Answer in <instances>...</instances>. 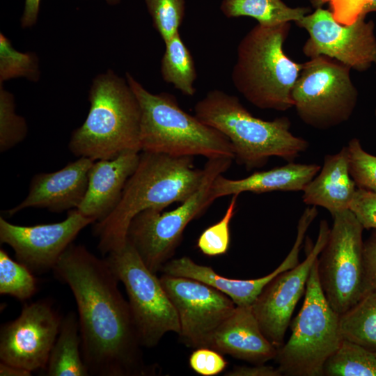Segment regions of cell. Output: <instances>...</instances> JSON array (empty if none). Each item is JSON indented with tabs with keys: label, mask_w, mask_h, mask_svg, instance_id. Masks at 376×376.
<instances>
[{
	"label": "cell",
	"mask_w": 376,
	"mask_h": 376,
	"mask_svg": "<svg viewBox=\"0 0 376 376\" xmlns=\"http://www.w3.org/2000/svg\"><path fill=\"white\" fill-rule=\"evenodd\" d=\"M75 297L81 350L90 375L144 376L155 373L143 361L128 301L104 259L71 244L53 269Z\"/></svg>",
	"instance_id": "1"
},
{
	"label": "cell",
	"mask_w": 376,
	"mask_h": 376,
	"mask_svg": "<svg viewBox=\"0 0 376 376\" xmlns=\"http://www.w3.org/2000/svg\"><path fill=\"white\" fill-rule=\"evenodd\" d=\"M203 177L204 169L194 167L193 157L140 153L118 205L94 226L100 253L107 255L125 245L129 226L139 213L163 211L172 203H182L198 189Z\"/></svg>",
	"instance_id": "2"
},
{
	"label": "cell",
	"mask_w": 376,
	"mask_h": 376,
	"mask_svg": "<svg viewBox=\"0 0 376 376\" xmlns=\"http://www.w3.org/2000/svg\"><path fill=\"white\" fill-rule=\"evenodd\" d=\"M194 113L230 141L234 159L248 171L263 167L272 157L293 162L309 146L308 141L291 132L288 118H256L237 97L221 90L208 91L195 104Z\"/></svg>",
	"instance_id": "3"
},
{
	"label": "cell",
	"mask_w": 376,
	"mask_h": 376,
	"mask_svg": "<svg viewBox=\"0 0 376 376\" xmlns=\"http://www.w3.org/2000/svg\"><path fill=\"white\" fill-rule=\"evenodd\" d=\"M88 100L87 117L69 141L72 154L96 161L141 151V107L126 79L111 70L97 75Z\"/></svg>",
	"instance_id": "4"
},
{
	"label": "cell",
	"mask_w": 376,
	"mask_h": 376,
	"mask_svg": "<svg viewBox=\"0 0 376 376\" xmlns=\"http://www.w3.org/2000/svg\"><path fill=\"white\" fill-rule=\"evenodd\" d=\"M290 29V22L258 24L237 45L232 82L258 108L284 111L293 107L291 93L303 63L292 61L284 52Z\"/></svg>",
	"instance_id": "5"
},
{
	"label": "cell",
	"mask_w": 376,
	"mask_h": 376,
	"mask_svg": "<svg viewBox=\"0 0 376 376\" xmlns=\"http://www.w3.org/2000/svg\"><path fill=\"white\" fill-rule=\"evenodd\" d=\"M125 79L141 107V152L235 159L230 141L195 115L185 112L173 95L150 93L129 72Z\"/></svg>",
	"instance_id": "6"
},
{
	"label": "cell",
	"mask_w": 376,
	"mask_h": 376,
	"mask_svg": "<svg viewBox=\"0 0 376 376\" xmlns=\"http://www.w3.org/2000/svg\"><path fill=\"white\" fill-rule=\"evenodd\" d=\"M318 260L306 283L302 307L291 322V336L274 358L282 375H323L325 361L344 339L340 315L330 306L320 286Z\"/></svg>",
	"instance_id": "7"
},
{
	"label": "cell",
	"mask_w": 376,
	"mask_h": 376,
	"mask_svg": "<svg viewBox=\"0 0 376 376\" xmlns=\"http://www.w3.org/2000/svg\"><path fill=\"white\" fill-rule=\"evenodd\" d=\"M233 160L228 157L208 159L203 168L201 185L179 206L169 212L145 210L132 220L127 240L152 272L157 274L171 260L186 226L214 201L211 194L212 184L230 168Z\"/></svg>",
	"instance_id": "8"
},
{
	"label": "cell",
	"mask_w": 376,
	"mask_h": 376,
	"mask_svg": "<svg viewBox=\"0 0 376 376\" xmlns=\"http://www.w3.org/2000/svg\"><path fill=\"white\" fill-rule=\"evenodd\" d=\"M331 217L333 225L318 257V271L327 301L342 315L371 289L363 258V227L350 210Z\"/></svg>",
	"instance_id": "9"
},
{
	"label": "cell",
	"mask_w": 376,
	"mask_h": 376,
	"mask_svg": "<svg viewBox=\"0 0 376 376\" xmlns=\"http://www.w3.org/2000/svg\"><path fill=\"white\" fill-rule=\"evenodd\" d=\"M107 263L123 284L141 345L156 346L169 332L180 334L177 312L159 279L143 263L127 240L107 254Z\"/></svg>",
	"instance_id": "10"
},
{
	"label": "cell",
	"mask_w": 376,
	"mask_h": 376,
	"mask_svg": "<svg viewBox=\"0 0 376 376\" xmlns=\"http://www.w3.org/2000/svg\"><path fill=\"white\" fill-rule=\"evenodd\" d=\"M351 68L325 56L303 63L292 91L293 107L307 125L328 130L347 121L358 100Z\"/></svg>",
	"instance_id": "11"
},
{
	"label": "cell",
	"mask_w": 376,
	"mask_h": 376,
	"mask_svg": "<svg viewBox=\"0 0 376 376\" xmlns=\"http://www.w3.org/2000/svg\"><path fill=\"white\" fill-rule=\"evenodd\" d=\"M365 18L343 24L330 10L318 7L296 22L309 35L304 54L311 58L325 56L359 72L368 70L376 64V37L374 22Z\"/></svg>",
	"instance_id": "12"
},
{
	"label": "cell",
	"mask_w": 376,
	"mask_h": 376,
	"mask_svg": "<svg viewBox=\"0 0 376 376\" xmlns=\"http://www.w3.org/2000/svg\"><path fill=\"white\" fill-rule=\"evenodd\" d=\"M159 280L178 316V334L186 346L208 347L213 334L236 305L219 290L200 281L164 274Z\"/></svg>",
	"instance_id": "13"
},
{
	"label": "cell",
	"mask_w": 376,
	"mask_h": 376,
	"mask_svg": "<svg viewBox=\"0 0 376 376\" xmlns=\"http://www.w3.org/2000/svg\"><path fill=\"white\" fill-rule=\"evenodd\" d=\"M62 319L47 300L25 304L17 319L1 327V361L31 372L45 370Z\"/></svg>",
	"instance_id": "14"
},
{
	"label": "cell",
	"mask_w": 376,
	"mask_h": 376,
	"mask_svg": "<svg viewBox=\"0 0 376 376\" xmlns=\"http://www.w3.org/2000/svg\"><path fill=\"white\" fill-rule=\"evenodd\" d=\"M329 232L327 222L320 221L317 241L310 247L306 259L273 279L251 305L263 334L277 349L283 345L293 311L306 290L311 268L326 244Z\"/></svg>",
	"instance_id": "15"
},
{
	"label": "cell",
	"mask_w": 376,
	"mask_h": 376,
	"mask_svg": "<svg viewBox=\"0 0 376 376\" xmlns=\"http://www.w3.org/2000/svg\"><path fill=\"white\" fill-rule=\"evenodd\" d=\"M94 220L70 210L61 222L30 226L10 224L0 217V242L15 251L18 262L32 272L42 273L54 269L65 249L79 233Z\"/></svg>",
	"instance_id": "16"
},
{
	"label": "cell",
	"mask_w": 376,
	"mask_h": 376,
	"mask_svg": "<svg viewBox=\"0 0 376 376\" xmlns=\"http://www.w3.org/2000/svg\"><path fill=\"white\" fill-rule=\"evenodd\" d=\"M94 162L81 157L58 171L35 175L26 197L6 214L12 216L28 207L45 208L53 212L77 209L86 194Z\"/></svg>",
	"instance_id": "17"
},
{
	"label": "cell",
	"mask_w": 376,
	"mask_h": 376,
	"mask_svg": "<svg viewBox=\"0 0 376 376\" xmlns=\"http://www.w3.org/2000/svg\"><path fill=\"white\" fill-rule=\"evenodd\" d=\"M139 152L126 151L112 159L95 161L78 211L95 222L107 217L118 205L128 179L137 167Z\"/></svg>",
	"instance_id": "18"
},
{
	"label": "cell",
	"mask_w": 376,
	"mask_h": 376,
	"mask_svg": "<svg viewBox=\"0 0 376 376\" xmlns=\"http://www.w3.org/2000/svg\"><path fill=\"white\" fill-rule=\"evenodd\" d=\"M301 246L293 244L284 260L270 274L254 279H234L222 276L210 267L196 263L184 256L170 260L161 271L168 275L189 278L205 283L230 298L236 306H251L263 288L277 275L297 266Z\"/></svg>",
	"instance_id": "19"
},
{
	"label": "cell",
	"mask_w": 376,
	"mask_h": 376,
	"mask_svg": "<svg viewBox=\"0 0 376 376\" xmlns=\"http://www.w3.org/2000/svg\"><path fill=\"white\" fill-rule=\"evenodd\" d=\"M208 347L253 364H264L277 353L261 331L251 306H236L213 334Z\"/></svg>",
	"instance_id": "20"
},
{
	"label": "cell",
	"mask_w": 376,
	"mask_h": 376,
	"mask_svg": "<svg viewBox=\"0 0 376 376\" xmlns=\"http://www.w3.org/2000/svg\"><path fill=\"white\" fill-rule=\"evenodd\" d=\"M357 188L350 173L346 146L337 153L324 156L320 171L302 191V201L324 207L333 216L350 210Z\"/></svg>",
	"instance_id": "21"
},
{
	"label": "cell",
	"mask_w": 376,
	"mask_h": 376,
	"mask_svg": "<svg viewBox=\"0 0 376 376\" xmlns=\"http://www.w3.org/2000/svg\"><path fill=\"white\" fill-rule=\"evenodd\" d=\"M321 166L315 164L293 162L267 171L255 172L237 180L218 175L211 186V194L218 198L242 192L262 194L270 191H299L318 173Z\"/></svg>",
	"instance_id": "22"
},
{
	"label": "cell",
	"mask_w": 376,
	"mask_h": 376,
	"mask_svg": "<svg viewBox=\"0 0 376 376\" xmlns=\"http://www.w3.org/2000/svg\"><path fill=\"white\" fill-rule=\"evenodd\" d=\"M79 319L69 312L61 321L60 331L51 350L46 373L48 376H88L89 371L81 350Z\"/></svg>",
	"instance_id": "23"
},
{
	"label": "cell",
	"mask_w": 376,
	"mask_h": 376,
	"mask_svg": "<svg viewBox=\"0 0 376 376\" xmlns=\"http://www.w3.org/2000/svg\"><path fill=\"white\" fill-rule=\"evenodd\" d=\"M220 10L227 17H251L265 26L297 22L311 10L289 7L282 0H222Z\"/></svg>",
	"instance_id": "24"
},
{
	"label": "cell",
	"mask_w": 376,
	"mask_h": 376,
	"mask_svg": "<svg viewBox=\"0 0 376 376\" xmlns=\"http://www.w3.org/2000/svg\"><path fill=\"white\" fill-rule=\"evenodd\" d=\"M165 50L160 71L164 81L187 96L196 93L194 83L197 77L194 58L180 33L164 42Z\"/></svg>",
	"instance_id": "25"
},
{
	"label": "cell",
	"mask_w": 376,
	"mask_h": 376,
	"mask_svg": "<svg viewBox=\"0 0 376 376\" xmlns=\"http://www.w3.org/2000/svg\"><path fill=\"white\" fill-rule=\"evenodd\" d=\"M340 327L344 339L376 353V289L340 315Z\"/></svg>",
	"instance_id": "26"
},
{
	"label": "cell",
	"mask_w": 376,
	"mask_h": 376,
	"mask_svg": "<svg viewBox=\"0 0 376 376\" xmlns=\"http://www.w3.org/2000/svg\"><path fill=\"white\" fill-rule=\"evenodd\" d=\"M327 376H376V355L364 347L343 339L323 366Z\"/></svg>",
	"instance_id": "27"
},
{
	"label": "cell",
	"mask_w": 376,
	"mask_h": 376,
	"mask_svg": "<svg viewBox=\"0 0 376 376\" xmlns=\"http://www.w3.org/2000/svg\"><path fill=\"white\" fill-rule=\"evenodd\" d=\"M37 281L24 265L13 260L5 250H0V294L21 301L31 298L37 291Z\"/></svg>",
	"instance_id": "28"
},
{
	"label": "cell",
	"mask_w": 376,
	"mask_h": 376,
	"mask_svg": "<svg viewBox=\"0 0 376 376\" xmlns=\"http://www.w3.org/2000/svg\"><path fill=\"white\" fill-rule=\"evenodd\" d=\"M17 77L37 81L40 77L38 58L35 53L16 50L10 40L1 33L0 84Z\"/></svg>",
	"instance_id": "29"
},
{
	"label": "cell",
	"mask_w": 376,
	"mask_h": 376,
	"mask_svg": "<svg viewBox=\"0 0 376 376\" xmlns=\"http://www.w3.org/2000/svg\"><path fill=\"white\" fill-rule=\"evenodd\" d=\"M27 134L25 119L15 111V99L0 84V151L4 152L22 142Z\"/></svg>",
	"instance_id": "30"
},
{
	"label": "cell",
	"mask_w": 376,
	"mask_h": 376,
	"mask_svg": "<svg viewBox=\"0 0 376 376\" xmlns=\"http://www.w3.org/2000/svg\"><path fill=\"white\" fill-rule=\"evenodd\" d=\"M152 25L164 42L179 32L185 15V0H144Z\"/></svg>",
	"instance_id": "31"
},
{
	"label": "cell",
	"mask_w": 376,
	"mask_h": 376,
	"mask_svg": "<svg viewBox=\"0 0 376 376\" xmlns=\"http://www.w3.org/2000/svg\"><path fill=\"white\" fill-rule=\"evenodd\" d=\"M238 196H232L223 217L207 228L199 236L197 246L203 254L217 256L227 252L230 244L229 226L235 212Z\"/></svg>",
	"instance_id": "32"
},
{
	"label": "cell",
	"mask_w": 376,
	"mask_h": 376,
	"mask_svg": "<svg viewBox=\"0 0 376 376\" xmlns=\"http://www.w3.org/2000/svg\"><path fill=\"white\" fill-rule=\"evenodd\" d=\"M347 147L350 173L357 187L376 194V156L366 152L357 138Z\"/></svg>",
	"instance_id": "33"
},
{
	"label": "cell",
	"mask_w": 376,
	"mask_h": 376,
	"mask_svg": "<svg viewBox=\"0 0 376 376\" xmlns=\"http://www.w3.org/2000/svg\"><path fill=\"white\" fill-rule=\"evenodd\" d=\"M331 12L343 24H351L359 17L376 11V0H330Z\"/></svg>",
	"instance_id": "34"
},
{
	"label": "cell",
	"mask_w": 376,
	"mask_h": 376,
	"mask_svg": "<svg viewBox=\"0 0 376 376\" xmlns=\"http://www.w3.org/2000/svg\"><path fill=\"white\" fill-rule=\"evenodd\" d=\"M189 366L196 373L213 376L223 372L227 361L219 352L209 347H199L189 357Z\"/></svg>",
	"instance_id": "35"
},
{
	"label": "cell",
	"mask_w": 376,
	"mask_h": 376,
	"mask_svg": "<svg viewBox=\"0 0 376 376\" xmlns=\"http://www.w3.org/2000/svg\"><path fill=\"white\" fill-rule=\"evenodd\" d=\"M350 210L364 229L376 230V194L357 188Z\"/></svg>",
	"instance_id": "36"
},
{
	"label": "cell",
	"mask_w": 376,
	"mask_h": 376,
	"mask_svg": "<svg viewBox=\"0 0 376 376\" xmlns=\"http://www.w3.org/2000/svg\"><path fill=\"white\" fill-rule=\"evenodd\" d=\"M363 258L368 284L376 289V230L373 229L363 243Z\"/></svg>",
	"instance_id": "37"
},
{
	"label": "cell",
	"mask_w": 376,
	"mask_h": 376,
	"mask_svg": "<svg viewBox=\"0 0 376 376\" xmlns=\"http://www.w3.org/2000/svg\"><path fill=\"white\" fill-rule=\"evenodd\" d=\"M227 376H281L278 368L264 364H255L253 366H237L226 373Z\"/></svg>",
	"instance_id": "38"
},
{
	"label": "cell",
	"mask_w": 376,
	"mask_h": 376,
	"mask_svg": "<svg viewBox=\"0 0 376 376\" xmlns=\"http://www.w3.org/2000/svg\"><path fill=\"white\" fill-rule=\"evenodd\" d=\"M40 0H24V11L21 17V26L29 28L38 20Z\"/></svg>",
	"instance_id": "39"
},
{
	"label": "cell",
	"mask_w": 376,
	"mask_h": 376,
	"mask_svg": "<svg viewBox=\"0 0 376 376\" xmlns=\"http://www.w3.org/2000/svg\"><path fill=\"white\" fill-rule=\"evenodd\" d=\"M1 376H30L31 372L15 366L9 365L3 362L0 363Z\"/></svg>",
	"instance_id": "40"
},
{
	"label": "cell",
	"mask_w": 376,
	"mask_h": 376,
	"mask_svg": "<svg viewBox=\"0 0 376 376\" xmlns=\"http://www.w3.org/2000/svg\"><path fill=\"white\" fill-rule=\"evenodd\" d=\"M330 0H312V2L314 6L320 7L322 5L325 3L329 2Z\"/></svg>",
	"instance_id": "41"
},
{
	"label": "cell",
	"mask_w": 376,
	"mask_h": 376,
	"mask_svg": "<svg viewBox=\"0 0 376 376\" xmlns=\"http://www.w3.org/2000/svg\"><path fill=\"white\" fill-rule=\"evenodd\" d=\"M109 5H117L120 3V0H104Z\"/></svg>",
	"instance_id": "42"
},
{
	"label": "cell",
	"mask_w": 376,
	"mask_h": 376,
	"mask_svg": "<svg viewBox=\"0 0 376 376\" xmlns=\"http://www.w3.org/2000/svg\"><path fill=\"white\" fill-rule=\"evenodd\" d=\"M375 116H376V109H375Z\"/></svg>",
	"instance_id": "43"
},
{
	"label": "cell",
	"mask_w": 376,
	"mask_h": 376,
	"mask_svg": "<svg viewBox=\"0 0 376 376\" xmlns=\"http://www.w3.org/2000/svg\"><path fill=\"white\" fill-rule=\"evenodd\" d=\"M375 355H376V353H375Z\"/></svg>",
	"instance_id": "44"
}]
</instances>
